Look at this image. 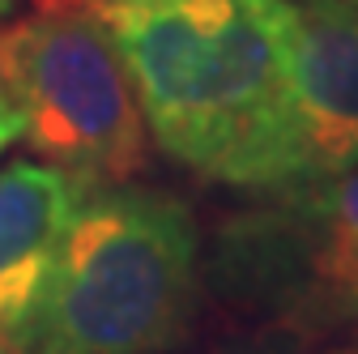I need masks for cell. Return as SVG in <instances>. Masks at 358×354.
Wrapping results in <instances>:
<instances>
[{
	"mask_svg": "<svg viewBox=\"0 0 358 354\" xmlns=\"http://www.w3.org/2000/svg\"><path fill=\"white\" fill-rule=\"evenodd\" d=\"M103 13L166 158L243 192L299 184L286 0H145Z\"/></svg>",
	"mask_w": 358,
	"mask_h": 354,
	"instance_id": "cell-1",
	"label": "cell"
},
{
	"mask_svg": "<svg viewBox=\"0 0 358 354\" xmlns=\"http://www.w3.org/2000/svg\"><path fill=\"white\" fill-rule=\"evenodd\" d=\"M201 235L188 205L141 184L85 188L17 354H166L192 333Z\"/></svg>",
	"mask_w": 358,
	"mask_h": 354,
	"instance_id": "cell-2",
	"label": "cell"
},
{
	"mask_svg": "<svg viewBox=\"0 0 358 354\" xmlns=\"http://www.w3.org/2000/svg\"><path fill=\"white\" fill-rule=\"evenodd\" d=\"M213 286L299 354L358 333V167L256 192L213 243Z\"/></svg>",
	"mask_w": 358,
	"mask_h": 354,
	"instance_id": "cell-3",
	"label": "cell"
},
{
	"mask_svg": "<svg viewBox=\"0 0 358 354\" xmlns=\"http://www.w3.org/2000/svg\"><path fill=\"white\" fill-rule=\"evenodd\" d=\"M0 81L26 120V146L77 184H128L150 128L99 0H48L0 30Z\"/></svg>",
	"mask_w": 358,
	"mask_h": 354,
	"instance_id": "cell-4",
	"label": "cell"
},
{
	"mask_svg": "<svg viewBox=\"0 0 358 354\" xmlns=\"http://www.w3.org/2000/svg\"><path fill=\"white\" fill-rule=\"evenodd\" d=\"M299 180L358 167V9L350 0H286Z\"/></svg>",
	"mask_w": 358,
	"mask_h": 354,
	"instance_id": "cell-5",
	"label": "cell"
},
{
	"mask_svg": "<svg viewBox=\"0 0 358 354\" xmlns=\"http://www.w3.org/2000/svg\"><path fill=\"white\" fill-rule=\"evenodd\" d=\"M85 184L52 162L0 167V354H17L56 274L69 218Z\"/></svg>",
	"mask_w": 358,
	"mask_h": 354,
	"instance_id": "cell-6",
	"label": "cell"
},
{
	"mask_svg": "<svg viewBox=\"0 0 358 354\" xmlns=\"http://www.w3.org/2000/svg\"><path fill=\"white\" fill-rule=\"evenodd\" d=\"M17 141H26V120H22V107L13 103V94L5 90V81H0V158Z\"/></svg>",
	"mask_w": 358,
	"mask_h": 354,
	"instance_id": "cell-7",
	"label": "cell"
},
{
	"mask_svg": "<svg viewBox=\"0 0 358 354\" xmlns=\"http://www.w3.org/2000/svg\"><path fill=\"white\" fill-rule=\"evenodd\" d=\"M303 354H358V333H345V337H333V341H320Z\"/></svg>",
	"mask_w": 358,
	"mask_h": 354,
	"instance_id": "cell-8",
	"label": "cell"
},
{
	"mask_svg": "<svg viewBox=\"0 0 358 354\" xmlns=\"http://www.w3.org/2000/svg\"><path fill=\"white\" fill-rule=\"evenodd\" d=\"M17 5H26V0H0V17H9Z\"/></svg>",
	"mask_w": 358,
	"mask_h": 354,
	"instance_id": "cell-9",
	"label": "cell"
},
{
	"mask_svg": "<svg viewBox=\"0 0 358 354\" xmlns=\"http://www.w3.org/2000/svg\"><path fill=\"white\" fill-rule=\"evenodd\" d=\"M103 5H145V0H103Z\"/></svg>",
	"mask_w": 358,
	"mask_h": 354,
	"instance_id": "cell-10",
	"label": "cell"
},
{
	"mask_svg": "<svg viewBox=\"0 0 358 354\" xmlns=\"http://www.w3.org/2000/svg\"><path fill=\"white\" fill-rule=\"evenodd\" d=\"M350 5H354V9H358V0H350Z\"/></svg>",
	"mask_w": 358,
	"mask_h": 354,
	"instance_id": "cell-11",
	"label": "cell"
}]
</instances>
